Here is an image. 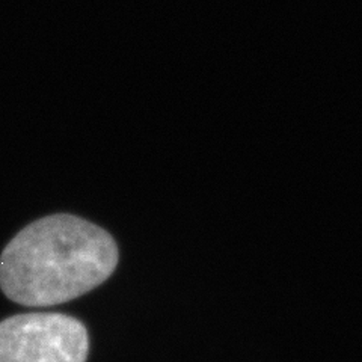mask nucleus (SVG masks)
<instances>
[{
  "mask_svg": "<svg viewBox=\"0 0 362 362\" xmlns=\"http://www.w3.org/2000/svg\"><path fill=\"white\" fill-rule=\"evenodd\" d=\"M113 237L73 214H52L21 230L0 257V287L25 307H52L98 287L118 264Z\"/></svg>",
  "mask_w": 362,
  "mask_h": 362,
  "instance_id": "obj_1",
  "label": "nucleus"
},
{
  "mask_svg": "<svg viewBox=\"0 0 362 362\" xmlns=\"http://www.w3.org/2000/svg\"><path fill=\"white\" fill-rule=\"evenodd\" d=\"M85 325L59 313H28L0 322V362H86Z\"/></svg>",
  "mask_w": 362,
  "mask_h": 362,
  "instance_id": "obj_2",
  "label": "nucleus"
}]
</instances>
